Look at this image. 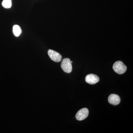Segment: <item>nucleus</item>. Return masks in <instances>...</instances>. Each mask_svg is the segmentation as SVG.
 I'll return each mask as SVG.
<instances>
[{"instance_id":"nucleus-1","label":"nucleus","mask_w":133,"mask_h":133,"mask_svg":"<svg viewBox=\"0 0 133 133\" xmlns=\"http://www.w3.org/2000/svg\"><path fill=\"white\" fill-rule=\"evenodd\" d=\"M113 69L116 73L122 74L125 72L127 67L123 62L118 61L114 63L113 66Z\"/></svg>"},{"instance_id":"nucleus-2","label":"nucleus","mask_w":133,"mask_h":133,"mask_svg":"<svg viewBox=\"0 0 133 133\" xmlns=\"http://www.w3.org/2000/svg\"><path fill=\"white\" fill-rule=\"evenodd\" d=\"M61 67L65 72L70 73L72 70V66L70 59L69 58H65L63 59L61 63Z\"/></svg>"},{"instance_id":"nucleus-3","label":"nucleus","mask_w":133,"mask_h":133,"mask_svg":"<svg viewBox=\"0 0 133 133\" xmlns=\"http://www.w3.org/2000/svg\"><path fill=\"white\" fill-rule=\"evenodd\" d=\"M89 114V110L87 108L80 109L76 114V118L78 121H82L86 118Z\"/></svg>"},{"instance_id":"nucleus-4","label":"nucleus","mask_w":133,"mask_h":133,"mask_svg":"<svg viewBox=\"0 0 133 133\" xmlns=\"http://www.w3.org/2000/svg\"><path fill=\"white\" fill-rule=\"evenodd\" d=\"M48 54L50 58L52 61L56 62H59L62 60V56L58 52L52 50H49Z\"/></svg>"},{"instance_id":"nucleus-5","label":"nucleus","mask_w":133,"mask_h":133,"mask_svg":"<svg viewBox=\"0 0 133 133\" xmlns=\"http://www.w3.org/2000/svg\"><path fill=\"white\" fill-rule=\"evenodd\" d=\"M85 81L90 84H95L99 81V78L97 75L91 74H88L85 77Z\"/></svg>"},{"instance_id":"nucleus-6","label":"nucleus","mask_w":133,"mask_h":133,"mask_svg":"<svg viewBox=\"0 0 133 133\" xmlns=\"http://www.w3.org/2000/svg\"><path fill=\"white\" fill-rule=\"evenodd\" d=\"M108 102L111 104L116 105L119 104L121 98L119 96L115 94H111L108 98Z\"/></svg>"},{"instance_id":"nucleus-7","label":"nucleus","mask_w":133,"mask_h":133,"mask_svg":"<svg viewBox=\"0 0 133 133\" xmlns=\"http://www.w3.org/2000/svg\"><path fill=\"white\" fill-rule=\"evenodd\" d=\"M13 31L14 35L16 37L19 36L22 32L21 29L17 25H15L13 26Z\"/></svg>"},{"instance_id":"nucleus-8","label":"nucleus","mask_w":133,"mask_h":133,"mask_svg":"<svg viewBox=\"0 0 133 133\" xmlns=\"http://www.w3.org/2000/svg\"><path fill=\"white\" fill-rule=\"evenodd\" d=\"M12 0H3L2 5L3 7L6 9L10 8L12 6Z\"/></svg>"}]
</instances>
